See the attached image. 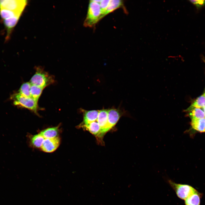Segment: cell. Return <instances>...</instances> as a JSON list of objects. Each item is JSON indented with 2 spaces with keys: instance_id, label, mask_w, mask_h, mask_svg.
<instances>
[{
  "instance_id": "11",
  "label": "cell",
  "mask_w": 205,
  "mask_h": 205,
  "mask_svg": "<svg viewBox=\"0 0 205 205\" xmlns=\"http://www.w3.org/2000/svg\"><path fill=\"white\" fill-rule=\"evenodd\" d=\"M21 15H17L14 17L3 20V22L7 31L6 40H9L11 32L13 28L15 26Z\"/></svg>"
},
{
  "instance_id": "23",
  "label": "cell",
  "mask_w": 205,
  "mask_h": 205,
  "mask_svg": "<svg viewBox=\"0 0 205 205\" xmlns=\"http://www.w3.org/2000/svg\"><path fill=\"white\" fill-rule=\"evenodd\" d=\"M189 1L194 5L198 9H199L205 6V0H190Z\"/></svg>"
},
{
  "instance_id": "14",
  "label": "cell",
  "mask_w": 205,
  "mask_h": 205,
  "mask_svg": "<svg viewBox=\"0 0 205 205\" xmlns=\"http://www.w3.org/2000/svg\"><path fill=\"white\" fill-rule=\"evenodd\" d=\"M205 106V96L203 95L197 98L190 106L184 111L189 112L194 108H203Z\"/></svg>"
},
{
  "instance_id": "10",
  "label": "cell",
  "mask_w": 205,
  "mask_h": 205,
  "mask_svg": "<svg viewBox=\"0 0 205 205\" xmlns=\"http://www.w3.org/2000/svg\"><path fill=\"white\" fill-rule=\"evenodd\" d=\"M83 115V122L79 125H86L97 120L99 110H87L82 109Z\"/></svg>"
},
{
  "instance_id": "15",
  "label": "cell",
  "mask_w": 205,
  "mask_h": 205,
  "mask_svg": "<svg viewBox=\"0 0 205 205\" xmlns=\"http://www.w3.org/2000/svg\"><path fill=\"white\" fill-rule=\"evenodd\" d=\"M200 194L197 191L185 200L186 205H200Z\"/></svg>"
},
{
  "instance_id": "12",
  "label": "cell",
  "mask_w": 205,
  "mask_h": 205,
  "mask_svg": "<svg viewBox=\"0 0 205 205\" xmlns=\"http://www.w3.org/2000/svg\"><path fill=\"white\" fill-rule=\"evenodd\" d=\"M59 126L49 128L42 131L40 133L45 139L54 138L58 136L59 132Z\"/></svg>"
},
{
  "instance_id": "17",
  "label": "cell",
  "mask_w": 205,
  "mask_h": 205,
  "mask_svg": "<svg viewBox=\"0 0 205 205\" xmlns=\"http://www.w3.org/2000/svg\"><path fill=\"white\" fill-rule=\"evenodd\" d=\"M192 127L200 132H205V118L198 120H191Z\"/></svg>"
},
{
  "instance_id": "9",
  "label": "cell",
  "mask_w": 205,
  "mask_h": 205,
  "mask_svg": "<svg viewBox=\"0 0 205 205\" xmlns=\"http://www.w3.org/2000/svg\"><path fill=\"white\" fill-rule=\"evenodd\" d=\"M60 143V139L58 137L52 138L45 139L41 149L45 152H52L58 147Z\"/></svg>"
},
{
  "instance_id": "18",
  "label": "cell",
  "mask_w": 205,
  "mask_h": 205,
  "mask_svg": "<svg viewBox=\"0 0 205 205\" xmlns=\"http://www.w3.org/2000/svg\"><path fill=\"white\" fill-rule=\"evenodd\" d=\"M22 13L6 9L0 8V16L3 20L17 15H21Z\"/></svg>"
},
{
  "instance_id": "6",
  "label": "cell",
  "mask_w": 205,
  "mask_h": 205,
  "mask_svg": "<svg viewBox=\"0 0 205 205\" xmlns=\"http://www.w3.org/2000/svg\"><path fill=\"white\" fill-rule=\"evenodd\" d=\"M126 112L118 108L108 109V123L110 130L116 124L120 118L126 114Z\"/></svg>"
},
{
  "instance_id": "8",
  "label": "cell",
  "mask_w": 205,
  "mask_h": 205,
  "mask_svg": "<svg viewBox=\"0 0 205 205\" xmlns=\"http://www.w3.org/2000/svg\"><path fill=\"white\" fill-rule=\"evenodd\" d=\"M108 109H103L99 110L97 121L100 126L102 135L109 130L108 123Z\"/></svg>"
},
{
  "instance_id": "22",
  "label": "cell",
  "mask_w": 205,
  "mask_h": 205,
  "mask_svg": "<svg viewBox=\"0 0 205 205\" xmlns=\"http://www.w3.org/2000/svg\"><path fill=\"white\" fill-rule=\"evenodd\" d=\"M110 0H101L99 3L101 11V18L102 19L104 16L105 13L108 5Z\"/></svg>"
},
{
  "instance_id": "1",
  "label": "cell",
  "mask_w": 205,
  "mask_h": 205,
  "mask_svg": "<svg viewBox=\"0 0 205 205\" xmlns=\"http://www.w3.org/2000/svg\"><path fill=\"white\" fill-rule=\"evenodd\" d=\"M101 11L99 4L94 0L89 1L86 17L83 25L85 27H92L101 20Z\"/></svg>"
},
{
  "instance_id": "24",
  "label": "cell",
  "mask_w": 205,
  "mask_h": 205,
  "mask_svg": "<svg viewBox=\"0 0 205 205\" xmlns=\"http://www.w3.org/2000/svg\"><path fill=\"white\" fill-rule=\"evenodd\" d=\"M203 110H204V112L205 114V106L203 108Z\"/></svg>"
},
{
  "instance_id": "19",
  "label": "cell",
  "mask_w": 205,
  "mask_h": 205,
  "mask_svg": "<svg viewBox=\"0 0 205 205\" xmlns=\"http://www.w3.org/2000/svg\"><path fill=\"white\" fill-rule=\"evenodd\" d=\"M189 112L188 116L191 120L200 119L205 118L204 111L200 108H194Z\"/></svg>"
},
{
  "instance_id": "20",
  "label": "cell",
  "mask_w": 205,
  "mask_h": 205,
  "mask_svg": "<svg viewBox=\"0 0 205 205\" xmlns=\"http://www.w3.org/2000/svg\"><path fill=\"white\" fill-rule=\"evenodd\" d=\"M44 88L31 85L30 89L31 97L38 102Z\"/></svg>"
},
{
  "instance_id": "4",
  "label": "cell",
  "mask_w": 205,
  "mask_h": 205,
  "mask_svg": "<svg viewBox=\"0 0 205 205\" xmlns=\"http://www.w3.org/2000/svg\"><path fill=\"white\" fill-rule=\"evenodd\" d=\"M168 182L178 196L183 200H185L197 191L193 187L188 185L177 184L171 180H169Z\"/></svg>"
},
{
  "instance_id": "7",
  "label": "cell",
  "mask_w": 205,
  "mask_h": 205,
  "mask_svg": "<svg viewBox=\"0 0 205 205\" xmlns=\"http://www.w3.org/2000/svg\"><path fill=\"white\" fill-rule=\"evenodd\" d=\"M78 128H82L88 131L95 136L99 142L102 144V135L101 128L97 120L86 125H79Z\"/></svg>"
},
{
  "instance_id": "2",
  "label": "cell",
  "mask_w": 205,
  "mask_h": 205,
  "mask_svg": "<svg viewBox=\"0 0 205 205\" xmlns=\"http://www.w3.org/2000/svg\"><path fill=\"white\" fill-rule=\"evenodd\" d=\"M11 98L15 105L26 108L37 114L38 102L31 97H25L18 93L13 94Z\"/></svg>"
},
{
  "instance_id": "16",
  "label": "cell",
  "mask_w": 205,
  "mask_h": 205,
  "mask_svg": "<svg viewBox=\"0 0 205 205\" xmlns=\"http://www.w3.org/2000/svg\"><path fill=\"white\" fill-rule=\"evenodd\" d=\"M45 138L40 133L32 136L30 138L32 145L36 148H41Z\"/></svg>"
},
{
  "instance_id": "3",
  "label": "cell",
  "mask_w": 205,
  "mask_h": 205,
  "mask_svg": "<svg viewBox=\"0 0 205 205\" xmlns=\"http://www.w3.org/2000/svg\"><path fill=\"white\" fill-rule=\"evenodd\" d=\"M52 77L41 68L37 69L35 74L31 78L30 83L31 85L44 88L53 82Z\"/></svg>"
},
{
  "instance_id": "13",
  "label": "cell",
  "mask_w": 205,
  "mask_h": 205,
  "mask_svg": "<svg viewBox=\"0 0 205 205\" xmlns=\"http://www.w3.org/2000/svg\"><path fill=\"white\" fill-rule=\"evenodd\" d=\"M123 6L124 2L122 0H110L106 8L104 16L118 8L123 7Z\"/></svg>"
},
{
  "instance_id": "5",
  "label": "cell",
  "mask_w": 205,
  "mask_h": 205,
  "mask_svg": "<svg viewBox=\"0 0 205 205\" xmlns=\"http://www.w3.org/2000/svg\"><path fill=\"white\" fill-rule=\"evenodd\" d=\"M27 3L25 0H1L0 8L22 13Z\"/></svg>"
},
{
  "instance_id": "21",
  "label": "cell",
  "mask_w": 205,
  "mask_h": 205,
  "mask_svg": "<svg viewBox=\"0 0 205 205\" xmlns=\"http://www.w3.org/2000/svg\"><path fill=\"white\" fill-rule=\"evenodd\" d=\"M31 84L30 82H26L22 84L20 87L19 93L27 97H31L30 89Z\"/></svg>"
},
{
  "instance_id": "25",
  "label": "cell",
  "mask_w": 205,
  "mask_h": 205,
  "mask_svg": "<svg viewBox=\"0 0 205 205\" xmlns=\"http://www.w3.org/2000/svg\"><path fill=\"white\" fill-rule=\"evenodd\" d=\"M204 95L205 96V93H204Z\"/></svg>"
}]
</instances>
